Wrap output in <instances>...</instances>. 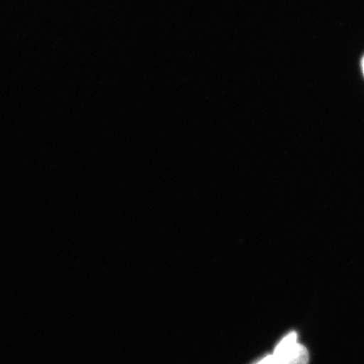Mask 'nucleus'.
I'll use <instances>...</instances> for the list:
<instances>
[{
    "mask_svg": "<svg viewBox=\"0 0 364 364\" xmlns=\"http://www.w3.org/2000/svg\"><path fill=\"white\" fill-rule=\"evenodd\" d=\"M277 364H308L309 355L304 346L298 341L296 332L286 335L273 351Z\"/></svg>",
    "mask_w": 364,
    "mask_h": 364,
    "instance_id": "nucleus-1",
    "label": "nucleus"
},
{
    "mask_svg": "<svg viewBox=\"0 0 364 364\" xmlns=\"http://www.w3.org/2000/svg\"><path fill=\"white\" fill-rule=\"evenodd\" d=\"M254 364H277L274 357L272 354L267 355V356L260 359Z\"/></svg>",
    "mask_w": 364,
    "mask_h": 364,
    "instance_id": "nucleus-2",
    "label": "nucleus"
},
{
    "mask_svg": "<svg viewBox=\"0 0 364 364\" xmlns=\"http://www.w3.org/2000/svg\"><path fill=\"white\" fill-rule=\"evenodd\" d=\"M362 70H363V75H364V57L362 60Z\"/></svg>",
    "mask_w": 364,
    "mask_h": 364,
    "instance_id": "nucleus-3",
    "label": "nucleus"
}]
</instances>
